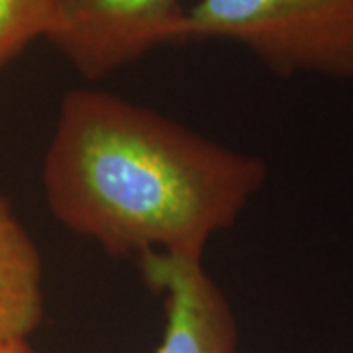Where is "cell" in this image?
<instances>
[{
  "instance_id": "3957f363",
  "label": "cell",
  "mask_w": 353,
  "mask_h": 353,
  "mask_svg": "<svg viewBox=\"0 0 353 353\" xmlns=\"http://www.w3.org/2000/svg\"><path fill=\"white\" fill-rule=\"evenodd\" d=\"M181 0H57L51 43L87 79H99L176 41Z\"/></svg>"
},
{
  "instance_id": "7a4b0ae2",
  "label": "cell",
  "mask_w": 353,
  "mask_h": 353,
  "mask_svg": "<svg viewBox=\"0 0 353 353\" xmlns=\"http://www.w3.org/2000/svg\"><path fill=\"white\" fill-rule=\"evenodd\" d=\"M238 41L279 73L353 75V0H199L179 39Z\"/></svg>"
},
{
  "instance_id": "6da1fadb",
  "label": "cell",
  "mask_w": 353,
  "mask_h": 353,
  "mask_svg": "<svg viewBox=\"0 0 353 353\" xmlns=\"http://www.w3.org/2000/svg\"><path fill=\"white\" fill-rule=\"evenodd\" d=\"M261 159L118 94H65L41 183L51 214L116 257H199L263 187Z\"/></svg>"
},
{
  "instance_id": "8992f818",
  "label": "cell",
  "mask_w": 353,
  "mask_h": 353,
  "mask_svg": "<svg viewBox=\"0 0 353 353\" xmlns=\"http://www.w3.org/2000/svg\"><path fill=\"white\" fill-rule=\"evenodd\" d=\"M57 0H0V69L32 41L50 34Z\"/></svg>"
},
{
  "instance_id": "277c9868",
  "label": "cell",
  "mask_w": 353,
  "mask_h": 353,
  "mask_svg": "<svg viewBox=\"0 0 353 353\" xmlns=\"http://www.w3.org/2000/svg\"><path fill=\"white\" fill-rule=\"evenodd\" d=\"M145 283L165 301L163 340L155 353H238V322L199 257L145 253Z\"/></svg>"
},
{
  "instance_id": "5b68a950",
  "label": "cell",
  "mask_w": 353,
  "mask_h": 353,
  "mask_svg": "<svg viewBox=\"0 0 353 353\" xmlns=\"http://www.w3.org/2000/svg\"><path fill=\"white\" fill-rule=\"evenodd\" d=\"M41 318V255L12 206L0 196V345L28 340Z\"/></svg>"
},
{
  "instance_id": "52a82bcc",
  "label": "cell",
  "mask_w": 353,
  "mask_h": 353,
  "mask_svg": "<svg viewBox=\"0 0 353 353\" xmlns=\"http://www.w3.org/2000/svg\"><path fill=\"white\" fill-rule=\"evenodd\" d=\"M0 353H34V350L30 347L28 340H24V341H12V343H4V345H0Z\"/></svg>"
}]
</instances>
